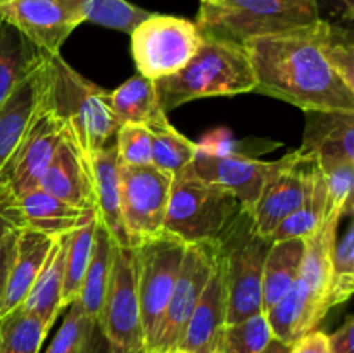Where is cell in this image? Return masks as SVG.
<instances>
[{"label":"cell","mask_w":354,"mask_h":353,"mask_svg":"<svg viewBox=\"0 0 354 353\" xmlns=\"http://www.w3.org/2000/svg\"><path fill=\"white\" fill-rule=\"evenodd\" d=\"M241 210L230 192L197 176L190 163L173 175L162 232L183 244L216 242Z\"/></svg>","instance_id":"277c9868"},{"label":"cell","mask_w":354,"mask_h":353,"mask_svg":"<svg viewBox=\"0 0 354 353\" xmlns=\"http://www.w3.org/2000/svg\"><path fill=\"white\" fill-rule=\"evenodd\" d=\"M165 353H189V352H185V350H180V348H171Z\"/></svg>","instance_id":"f907efd6"},{"label":"cell","mask_w":354,"mask_h":353,"mask_svg":"<svg viewBox=\"0 0 354 353\" xmlns=\"http://www.w3.org/2000/svg\"><path fill=\"white\" fill-rule=\"evenodd\" d=\"M154 83L159 104L168 113L196 99L254 92L256 76L244 45L204 37L199 51L180 71Z\"/></svg>","instance_id":"7a4b0ae2"},{"label":"cell","mask_w":354,"mask_h":353,"mask_svg":"<svg viewBox=\"0 0 354 353\" xmlns=\"http://www.w3.org/2000/svg\"><path fill=\"white\" fill-rule=\"evenodd\" d=\"M50 68L48 57L33 69L0 106V173L19 147L35 113L47 92Z\"/></svg>","instance_id":"2e32d148"},{"label":"cell","mask_w":354,"mask_h":353,"mask_svg":"<svg viewBox=\"0 0 354 353\" xmlns=\"http://www.w3.org/2000/svg\"><path fill=\"white\" fill-rule=\"evenodd\" d=\"M273 339L266 314L259 311L241 322L223 325L214 343L216 353H261Z\"/></svg>","instance_id":"d6a6232c"},{"label":"cell","mask_w":354,"mask_h":353,"mask_svg":"<svg viewBox=\"0 0 354 353\" xmlns=\"http://www.w3.org/2000/svg\"><path fill=\"white\" fill-rule=\"evenodd\" d=\"M196 147L199 152H204V154L209 156L239 154L252 158V156L245 151V149L251 147H245L244 142L237 141L228 128H216V130L209 132V134H206L199 142H197ZM252 151H254V149H252Z\"/></svg>","instance_id":"ab89813d"},{"label":"cell","mask_w":354,"mask_h":353,"mask_svg":"<svg viewBox=\"0 0 354 353\" xmlns=\"http://www.w3.org/2000/svg\"><path fill=\"white\" fill-rule=\"evenodd\" d=\"M16 234H17V230H14L12 234H10V237L7 239V242L3 244L2 251H0V300H2L3 287H6V280H7V273H9L10 262H12L14 248H16Z\"/></svg>","instance_id":"ee69618b"},{"label":"cell","mask_w":354,"mask_h":353,"mask_svg":"<svg viewBox=\"0 0 354 353\" xmlns=\"http://www.w3.org/2000/svg\"><path fill=\"white\" fill-rule=\"evenodd\" d=\"M297 156V151H294L277 161H261L249 156H209L196 151L192 168L197 176L230 192L242 210L251 213L266 185L292 165Z\"/></svg>","instance_id":"4fadbf2b"},{"label":"cell","mask_w":354,"mask_h":353,"mask_svg":"<svg viewBox=\"0 0 354 353\" xmlns=\"http://www.w3.org/2000/svg\"><path fill=\"white\" fill-rule=\"evenodd\" d=\"M78 353H113L111 352V346L106 334H104L102 329H100V325L97 324V322H93V324L90 325L85 341H83Z\"/></svg>","instance_id":"7bdbcfd3"},{"label":"cell","mask_w":354,"mask_h":353,"mask_svg":"<svg viewBox=\"0 0 354 353\" xmlns=\"http://www.w3.org/2000/svg\"><path fill=\"white\" fill-rule=\"evenodd\" d=\"M330 341V353H354V318L348 315L344 324L334 332L328 334Z\"/></svg>","instance_id":"b9f144b4"},{"label":"cell","mask_w":354,"mask_h":353,"mask_svg":"<svg viewBox=\"0 0 354 353\" xmlns=\"http://www.w3.org/2000/svg\"><path fill=\"white\" fill-rule=\"evenodd\" d=\"M149 132H151L152 165L156 168L175 175L192 163L197 151L196 142L183 137L175 127H171V123L149 128Z\"/></svg>","instance_id":"836d02e7"},{"label":"cell","mask_w":354,"mask_h":353,"mask_svg":"<svg viewBox=\"0 0 354 353\" xmlns=\"http://www.w3.org/2000/svg\"><path fill=\"white\" fill-rule=\"evenodd\" d=\"M68 241L69 234L55 239L40 275L37 277L26 300L21 305V308L40 318L48 329L54 325L55 318L64 310L61 305V296L62 282H64V258Z\"/></svg>","instance_id":"cb8c5ba5"},{"label":"cell","mask_w":354,"mask_h":353,"mask_svg":"<svg viewBox=\"0 0 354 353\" xmlns=\"http://www.w3.org/2000/svg\"><path fill=\"white\" fill-rule=\"evenodd\" d=\"M14 230H16V228L10 225V221L7 220V218L3 217L2 211H0V251H2L3 244H6L7 239L10 237V234H12Z\"/></svg>","instance_id":"f6af8a7d"},{"label":"cell","mask_w":354,"mask_h":353,"mask_svg":"<svg viewBox=\"0 0 354 353\" xmlns=\"http://www.w3.org/2000/svg\"><path fill=\"white\" fill-rule=\"evenodd\" d=\"M118 163L127 166L152 165L151 132L147 127L135 123H121L114 135Z\"/></svg>","instance_id":"74e56055"},{"label":"cell","mask_w":354,"mask_h":353,"mask_svg":"<svg viewBox=\"0 0 354 353\" xmlns=\"http://www.w3.org/2000/svg\"><path fill=\"white\" fill-rule=\"evenodd\" d=\"M324 173L328 194L327 213H339L341 217H353L354 206V161L349 159H322L317 161Z\"/></svg>","instance_id":"d590c367"},{"label":"cell","mask_w":354,"mask_h":353,"mask_svg":"<svg viewBox=\"0 0 354 353\" xmlns=\"http://www.w3.org/2000/svg\"><path fill=\"white\" fill-rule=\"evenodd\" d=\"M341 6L344 7V16L348 21H353V14H354V0H339Z\"/></svg>","instance_id":"7dc6e473"},{"label":"cell","mask_w":354,"mask_h":353,"mask_svg":"<svg viewBox=\"0 0 354 353\" xmlns=\"http://www.w3.org/2000/svg\"><path fill=\"white\" fill-rule=\"evenodd\" d=\"M0 211L16 230L30 228L50 237L71 234L97 217L93 210L66 203L38 187L16 197L0 192Z\"/></svg>","instance_id":"9a60e30c"},{"label":"cell","mask_w":354,"mask_h":353,"mask_svg":"<svg viewBox=\"0 0 354 353\" xmlns=\"http://www.w3.org/2000/svg\"><path fill=\"white\" fill-rule=\"evenodd\" d=\"M97 324L113 353H145L133 248L113 246L109 282Z\"/></svg>","instance_id":"ba28073f"},{"label":"cell","mask_w":354,"mask_h":353,"mask_svg":"<svg viewBox=\"0 0 354 353\" xmlns=\"http://www.w3.org/2000/svg\"><path fill=\"white\" fill-rule=\"evenodd\" d=\"M214 262H216V244L214 242L185 246L178 277H176L168 307H166L161 324H159L154 346L149 353H165L168 350L176 348L180 336H182L183 329H185L187 322H189L190 315L209 280Z\"/></svg>","instance_id":"5bb4252c"},{"label":"cell","mask_w":354,"mask_h":353,"mask_svg":"<svg viewBox=\"0 0 354 353\" xmlns=\"http://www.w3.org/2000/svg\"><path fill=\"white\" fill-rule=\"evenodd\" d=\"M289 350H290L289 345L279 341V339H273V341L270 343V345L266 346L261 353H289Z\"/></svg>","instance_id":"bcb514c9"},{"label":"cell","mask_w":354,"mask_h":353,"mask_svg":"<svg viewBox=\"0 0 354 353\" xmlns=\"http://www.w3.org/2000/svg\"><path fill=\"white\" fill-rule=\"evenodd\" d=\"M318 19V0H223L218 6H201L194 23L204 37L244 44L249 38L310 26Z\"/></svg>","instance_id":"5b68a950"},{"label":"cell","mask_w":354,"mask_h":353,"mask_svg":"<svg viewBox=\"0 0 354 353\" xmlns=\"http://www.w3.org/2000/svg\"><path fill=\"white\" fill-rule=\"evenodd\" d=\"M223 0H201V6H218L221 3Z\"/></svg>","instance_id":"681fc988"},{"label":"cell","mask_w":354,"mask_h":353,"mask_svg":"<svg viewBox=\"0 0 354 353\" xmlns=\"http://www.w3.org/2000/svg\"><path fill=\"white\" fill-rule=\"evenodd\" d=\"M95 228L97 217L86 225L80 227L78 230L69 234L64 258V282H62L61 296L62 308L69 307L78 298L83 277H85L90 258H92L93 242H95Z\"/></svg>","instance_id":"4dcf8cb0"},{"label":"cell","mask_w":354,"mask_h":353,"mask_svg":"<svg viewBox=\"0 0 354 353\" xmlns=\"http://www.w3.org/2000/svg\"><path fill=\"white\" fill-rule=\"evenodd\" d=\"M130 37L131 57L138 75L152 82L180 71L204 40L192 21L156 12L142 21Z\"/></svg>","instance_id":"52a82bcc"},{"label":"cell","mask_w":354,"mask_h":353,"mask_svg":"<svg viewBox=\"0 0 354 353\" xmlns=\"http://www.w3.org/2000/svg\"><path fill=\"white\" fill-rule=\"evenodd\" d=\"M256 76L254 92L303 111L354 113V35L318 19L310 26L244 44Z\"/></svg>","instance_id":"6da1fadb"},{"label":"cell","mask_w":354,"mask_h":353,"mask_svg":"<svg viewBox=\"0 0 354 353\" xmlns=\"http://www.w3.org/2000/svg\"><path fill=\"white\" fill-rule=\"evenodd\" d=\"M289 353H330V341L328 334L324 331L313 329L311 332L304 334L297 339L294 345H290Z\"/></svg>","instance_id":"60d3db41"},{"label":"cell","mask_w":354,"mask_h":353,"mask_svg":"<svg viewBox=\"0 0 354 353\" xmlns=\"http://www.w3.org/2000/svg\"><path fill=\"white\" fill-rule=\"evenodd\" d=\"M116 144L111 142L92 156L90 170L95 189V211L100 224L107 228L114 244L131 248L130 235L124 225L120 201V179H118Z\"/></svg>","instance_id":"7402d4cb"},{"label":"cell","mask_w":354,"mask_h":353,"mask_svg":"<svg viewBox=\"0 0 354 353\" xmlns=\"http://www.w3.org/2000/svg\"><path fill=\"white\" fill-rule=\"evenodd\" d=\"M306 130L297 149L301 158L349 159L354 161V113L304 111Z\"/></svg>","instance_id":"44dd1931"},{"label":"cell","mask_w":354,"mask_h":353,"mask_svg":"<svg viewBox=\"0 0 354 353\" xmlns=\"http://www.w3.org/2000/svg\"><path fill=\"white\" fill-rule=\"evenodd\" d=\"M111 106L121 123H135L147 128L169 123L159 104L156 83L142 75L131 76L123 85L113 90Z\"/></svg>","instance_id":"d4e9b609"},{"label":"cell","mask_w":354,"mask_h":353,"mask_svg":"<svg viewBox=\"0 0 354 353\" xmlns=\"http://www.w3.org/2000/svg\"><path fill=\"white\" fill-rule=\"evenodd\" d=\"M86 0H0V21L24 35L45 55H57L85 23Z\"/></svg>","instance_id":"7c38bea8"},{"label":"cell","mask_w":354,"mask_h":353,"mask_svg":"<svg viewBox=\"0 0 354 353\" xmlns=\"http://www.w3.org/2000/svg\"><path fill=\"white\" fill-rule=\"evenodd\" d=\"M354 289V221L349 217L344 235L337 239L332 249L330 282L327 289V305L334 308L351 298Z\"/></svg>","instance_id":"e575fe53"},{"label":"cell","mask_w":354,"mask_h":353,"mask_svg":"<svg viewBox=\"0 0 354 353\" xmlns=\"http://www.w3.org/2000/svg\"><path fill=\"white\" fill-rule=\"evenodd\" d=\"M47 57L21 31L0 21V106Z\"/></svg>","instance_id":"484cf974"},{"label":"cell","mask_w":354,"mask_h":353,"mask_svg":"<svg viewBox=\"0 0 354 353\" xmlns=\"http://www.w3.org/2000/svg\"><path fill=\"white\" fill-rule=\"evenodd\" d=\"M120 201L131 248L162 232L173 175L154 165H118Z\"/></svg>","instance_id":"8fae6325"},{"label":"cell","mask_w":354,"mask_h":353,"mask_svg":"<svg viewBox=\"0 0 354 353\" xmlns=\"http://www.w3.org/2000/svg\"><path fill=\"white\" fill-rule=\"evenodd\" d=\"M151 16V10L142 9L128 0H86L85 23L88 21L128 35Z\"/></svg>","instance_id":"8d00e7d4"},{"label":"cell","mask_w":354,"mask_h":353,"mask_svg":"<svg viewBox=\"0 0 354 353\" xmlns=\"http://www.w3.org/2000/svg\"><path fill=\"white\" fill-rule=\"evenodd\" d=\"M328 194L324 173L318 168L317 161L308 173V185L301 206L290 215L287 220L279 225L272 234L270 241H282V239H306L318 230L322 221L327 217Z\"/></svg>","instance_id":"f1b7e54d"},{"label":"cell","mask_w":354,"mask_h":353,"mask_svg":"<svg viewBox=\"0 0 354 353\" xmlns=\"http://www.w3.org/2000/svg\"><path fill=\"white\" fill-rule=\"evenodd\" d=\"M341 220L342 217L339 213H327L318 230L304 239V255L299 277L306 280L311 291L320 296L325 305H327V289L330 282L332 249L337 241V228Z\"/></svg>","instance_id":"83f0119b"},{"label":"cell","mask_w":354,"mask_h":353,"mask_svg":"<svg viewBox=\"0 0 354 353\" xmlns=\"http://www.w3.org/2000/svg\"><path fill=\"white\" fill-rule=\"evenodd\" d=\"M185 246L180 239L161 232L156 237L147 239L133 248L137 256L138 300H140L145 353L151 352L154 346L159 324L178 277Z\"/></svg>","instance_id":"9c48e42d"},{"label":"cell","mask_w":354,"mask_h":353,"mask_svg":"<svg viewBox=\"0 0 354 353\" xmlns=\"http://www.w3.org/2000/svg\"><path fill=\"white\" fill-rule=\"evenodd\" d=\"M194 353H216V343H214V341L207 343V345H204L203 348L196 350Z\"/></svg>","instance_id":"c3c4849f"},{"label":"cell","mask_w":354,"mask_h":353,"mask_svg":"<svg viewBox=\"0 0 354 353\" xmlns=\"http://www.w3.org/2000/svg\"><path fill=\"white\" fill-rule=\"evenodd\" d=\"M328 311L325 301L311 291L306 280L297 277L289 291L266 311V318L273 338L290 346L317 329Z\"/></svg>","instance_id":"ffe728a7"},{"label":"cell","mask_w":354,"mask_h":353,"mask_svg":"<svg viewBox=\"0 0 354 353\" xmlns=\"http://www.w3.org/2000/svg\"><path fill=\"white\" fill-rule=\"evenodd\" d=\"M113 237L97 218L92 258H90L88 269H86L85 277H83L78 298H76L82 305L85 315L92 322L99 320L100 308H102L104 296H106L111 273V260H113Z\"/></svg>","instance_id":"f546056e"},{"label":"cell","mask_w":354,"mask_h":353,"mask_svg":"<svg viewBox=\"0 0 354 353\" xmlns=\"http://www.w3.org/2000/svg\"><path fill=\"white\" fill-rule=\"evenodd\" d=\"M50 99L64 120L68 135L86 161L114 142L120 118L111 106V92L86 80L71 68L61 54L48 55Z\"/></svg>","instance_id":"3957f363"},{"label":"cell","mask_w":354,"mask_h":353,"mask_svg":"<svg viewBox=\"0 0 354 353\" xmlns=\"http://www.w3.org/2000/svg\"><path fill=\"white\" fill-rule=\"evenodd\" d=\"M225 324H227V289H225L223 270L216 251L213 272L180 336L176 348L194 353L207 343L214 341Z\"/></svg>","instance_id":"603a6c76"},{"label":"cell","mask_w":354,"mask_h":353,"mask_svg":"<svg viewBox=\"0 0 354 353\" xmlns=\"http://www.w3.org/2000/svg\"><path fill=\"white\" fill-rule=\"evenodd\" d=\"M50 83V80H48ZM68 135L64 120L54 107L47 87L44 99L35 113L30 128L24 134L19 147L0 173V192L16 197L38 187L41 175L55 151Z\"/></svg>","instance_id":"30bf717a"},{"label":"cell","mask_w":354,"mask_h":353,"mask_svg":"<svg viewBox=\"0 0 354 353\" xmlns=\"http://www.w3.org/2000/svg\"><path fill=\"white\" fill-rule=\"evenodd\" d=\"M304 255V239L272 241L263 270V311H268L296 282Z\"/></svg>","instance_id":"4316f807"},{"label":"cell","mask_w":354,"mask_h":353,"mask_svg":"<svg viewBox=\"0 0 354 353\" xmlns=\"http://www.w3.org/2000/svg\"><path fill=\"white\" fill-rule=\"evenodd\" d=\"M48 331L40 318L17 307L0 318V353H40Z\"/></svg>","instance_id":"1f68e13d"},{"label":"cell","mask_w":354,"mask_h":353,"mask_svg":"<svg viewBox=\"0 0 354 353\" xmlns=\"http://www.w3.org/2000/svg\"><path fill=\"white\" fill-rule=\"evenodd\" d=\"M38 189L69 204L95 211V189L90 163L69 135H66L48 163L38 182Z\"/></svg>","instance_id":"e0dca14e"},{"label":"cell","mask_w":354,"mask_h":353,"mask_svg":"<svg viewBox=\"0 0 354 353\" xmlns=\"http://www.w3.org/2000/svg\"><path fill=\"white\" fill-rule=\"evenodd\" d=\"M315 159L297 156L292 165L287 166L266 185L254 210L251 211L252 224L258 234L272 237L279 225L301 206L306 194L308 173Z\"/></svg>","instance_id":"ac0fdd59"},{"label":"cell","mask_w":354,"mask_h":353,"mask_svg":"<svg viewBox=\"0 0 354 353\" xmlns=\"http://www.w3.org/2000/svg\"><path fill=\"white\" fill-rule=\"evenodd\" d=\"M270 237L258 234L252 215L241 210L216 241L218 258L227 289V324H235L263 311V270Z\"/></svg>","instance_id":"8992f818"},{"label":"cell","mask_w":354,"mask_h":353,"mask_svg":"<svg viewBox=\"0 0 354 353\" xmlns=\"http://www.w3.org/2000/svg\"><path fill=\"white\" fill-rule=\"evenodd\" d=\"M55 239L57 237H50L30 228L17 230L16 248L0 300V318L24 303L50 255Z\"/></svg>","instance_id":"d6986e66"},{"label":"cell","mask_w":354,"mask_h":353,"mask_svg":"<svg viewBox=\"0 0 354 353\" xmlns=\"http://www.w3.org/2000/svg\"><path fill=\"white\" fill-rule=\"evenodd\" d=\"M93 322L83 311L78 300L69 305V311L61 329L50 341L45 353H78Z\"/></svg>","instance_id":"f35d334b"}]
</instances>
